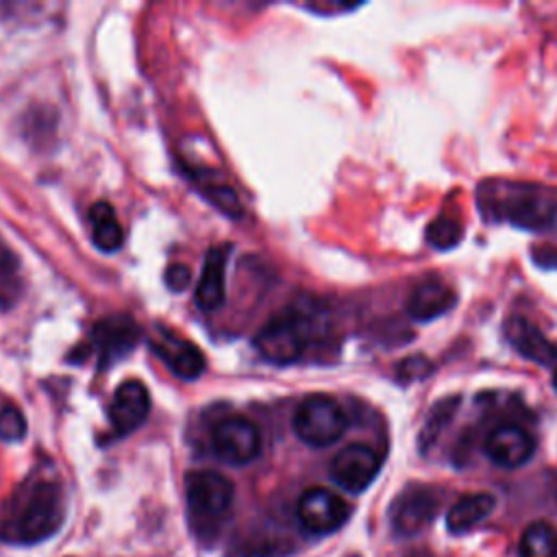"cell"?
<instances>
[{"mask_svg":"<svg viewBox=\"0 0 557 557\" xmlns=\"http://www.w3.org/2000/svg\"><path fill=\"white\" fill-rule=\"evenodd\" d=\"M65 520V496L59 481L35 476L9 498L0 516V537L11 544H35L59 531Z\"/></svg>","mask_w":557,"mask_h":557,"instance_id":"1","label":"cell"},{"mask_svg":"<svg viewBox=\"0 0 557 557\" xmlns=\"http://www.w3.org/2000/svg\"><path fill=\"white\" fill-rule=\"evenodd\" d=\"M311 329L313 324L309 315L300 311H283L259 329L255 346L263 359L287 366L305 355L311 339Z\"/></svg>","mask_w":557,"mask_h":557,"instance_id":"2","label":"cell"},{"mask_svg":"<svg viewBox=\"0 0 557 557\" xmlns=\"http://www.w3.org/2000/svg\"><path fill=\"white\" fill-rule=\"evenodd\" d=\"M292 426L300 442L313 448H322L335 444L344 435L348 418L337 400L315 394L296 407Z\"/></svg>","mask_w":557,"mask_h":557,"instance_id":"3","label":"cell"},{"mask_svg":"<svg viewBox=\"0 0 557 557\" xmlns=\"http://www.w3.org/2000/svg\"><path fill=\"white\" fill-rule=\"evenodd\" d=\"M211 446L224 463L244 466L261 453V431L248 418L228 416L213 426Z\"/></svg>","mask_w":557,"mask_h":557,"instance_id":"4","label":"cell"},{"mask_svg":"<svg viewBox=\"0 0 557 557\" xmlns=\"http://www.w3.org/2000/svg\"><path fill=\"white\" fill-rule=\"evenodd\" d=\"M233 483L215 470H196L185 476V496L189 511L200 520L224 516L233 503Z\"/></svg>","mask_w":557,"mask_h":557,"instance_id":"5","label":"cell"},{"mask_svg":"<svg viewBox=\"0 0 557 557\" xmlns=\"http://www.w3.org/2000/svg\"><path fill=\"white\" fill-rule=\"evenodd\" d=\"M348 503L326 487L305 490L296 505V516L300 524L311 533L337 531L348 520Z\"/></svg>","mask_w":557,"mask_h":557,"instance_id":"6","label":"cell"},{"mask_svg":"<svg viewBox=\"0 0 557 557\" xmlns=\"http://www.w3.org/2000/svg\"><path fill=\"white\" fill-rule=\"evenodd\" d=\"M381 457L368 444H348L331 461L333 481L346 492H363L379 474Z\"/></svg>","mask_w":557,"mask_h":557,"instance_id":"7","label":"cell"},{"mask_svg":"<svg viewBox=\"0 0 557 557\" xmlns=\"http://www.w3.org/2000/svg\"><path fill=\"white\" fill-rule=\"evenodd\" d=\"M437 511V496L429 485H407L389 509L392 529L398 535L420 533Z\"/></svg>","mask_w":557,"mask_h":557,"instance_id":"8","label":"cell"},{"mask_svg":"<svg viewBox=\"0 0 557 557\" xmlns=\"http://www.w3.org/2000/svg\"><path fill=\"white\" fill-rule=\"evenodd\" d=\"M505 220L531 231H546L557 224V202L544 191L516 189L503 202Z\"/></svg>","mask_w":557,"mask_h":557,"instance_id":"9","label":"cell"},{"mask_svg":"<svg viewBox=\"0 0 557 557\" xmlns=\"http://www.w3.org/2000/svg\"><path fill=\"white\" fill-rule=\"evenodd\" d=\"M485 455L500 468H520L535 453L533 435L518 424H500L485 437Z\"/></svg>","mask_w":557,"mask_h":557,"instance_id":"10","label":"cell"},{"mask_svg":"<svg viewBox=\"0 0 557 557\" xmlns=\"http://www.w3.org/2000/svg\"><path fill=\"white\" fill-rule=\"evenodd\" d=\"M150 411V394L139 381H124L109 405V420L117 435L135 431Z\"/></svg>","mask_w":557,"mask_h":557,"instance_id":"11","label":"cell"},{"mask_svg":"<svg viewBox=\"0 0 557 557\" xmlns=\"http://www.w3.org/2000/svg\"><path fill=\"white\" fill-rule=\"evenodd\" d=\"M154 352L168 363V368L181 376V379H196L205 370V357L202 352L187 339L170 333V331H159L157 337L152 339Z\"/></svg>","mask_w":557,"mask_h":557,"instance_id":"12","label":"cell"},{"mask_svg":"<svg viewBox=\"0 0 557 557\" xmlns=\"http://www.w3.org/2000/svg\"><path fill=\"white\" fill-rule=\"evenodd\" d=\"M505 333L509 344L527 359L537 361L548 368H557V346L550 344L537 326H533L527 318L513 315L505 324Z\"/></svg>","mask_w":557,"mask_h":557,"instance_id":"13","label":"cell"},{"mask_svg":"<svg viewBox=\"0 0 557 557\" xmlns=\"http://www.w3.org/2000/svg\"><path fill=\"white\" fill-rule=\"evenodd\" d=\"M455 305V292L442 278H426L413 287L407 300V313L413 320L429 322L444 315Z\"/></svg>","mask_w":557,"mask_h":557,"instance_id":"14","label":"cell"},{"mask_svg":"<svg viewBox=\"0 0 557 557\" xmlns=\"http://www.w3.org/2000/svg\"><path fill=\"white\" fill-rule=\"evenodd\" d=\"M226 248H211L205 257V268L196 285V305L205 311H213L226 296Z\"/></svg>","mask_w":557,"mask_h":557,"instance_id":"15","label":"cell"},{"mask_svg":"<svg viewBox=\"0 0 557 557\" xmlns=\"http://www.w3.org/2000/svg\"><path fill=\"white\" fill-rule=\"evenodd\" d=\"M496 507V498L487 492H474L461 496L446 513V527L450 533H466L483 522Z\"/></svg>","mask_w":557,"mask_h":557,"instance_id":"16","label":"cell"},{"mask_svg":"<svg viewBox=\"0 0 557 557\" xmlns=\"http://www.w3.org/2000/svg\"><path fill=\"white\" fill-rule=\"evenodd\" d=\"M137 324L126 318V315H115V318H107L102 322H98V326L94 329V337L100 344V350L107 355V359H115L120 355H124L126 350L133 348L135 339H137Z\"/></svg>","mask_w":557,"mask_h":557,"instance_id":"17","label":"cell"},{"mask_svg":"<svg viewBox=\"0 0 557 557\" xmlns=\"http://www.w3.org/2000/svg\"><path fill=\"white\" fill-rule=\"evenodd\" d=\"M89 224H91V237L94 244L104 250L113 252L122 246L124 242V231L122 224L113 211V207L107 200H98L89 209Z\"/></svg>","mask_w":557,"mask_h":557,"instance_id":"18","label":"cell"},{"mask_svg":"<svg viewBox=\"0 0 557 557\" xmlns=\"http://www.w3.org/2000/svg\"><path fill=\"white\" fill-rule=\"evenodd\" d=\"M520 557H557V529L550 522H531L518 544Z\"/></svg>","mask_w":557,"mask_h":557,"instance_id":"19","label":"cell"},{"mask_svg":"<svg viewBox=\"0 0 557 557\" xmlns=\"http://www.w3.org/2000/svg\"><path fill=\"white\" fill-rule=\"evenodd\" d=\"M426 239L435 248H453L461 239V226L457 220L442 215L426 228Z\"/></svg>","mask_w":557,"mask_h":557,"instance_id":"20","label":"cell"},{"mask_svg":"<svg viewBox=\"0 0 557 557\" xmlns=\"http://www.w3.org/2000/svg\"><path fill=\"white\" fill-rule=\"evenodd\" d=\"M26 433V420L15 405H4L0 409V440L17 442Z\"/></svg>","mask_w":557,"mask_h":557,"instance_id":"21","label":"cell"},{"mask_svg":"<svg viewBox=\"0 0 557 557\" xmlns=\"http://www.w3.org/2000/svg\"><path fill=\"white\" fill-rule=\"evenodd\" d=\"M398 372H400V376H403L405 381L422 379L424 374L431 372V363H429L424 357H409V359H405V361L400 363Z\"/></svg>","mask_w":557,"mask_h":557,"instance_id":"22","label":"cell"},{"mask_svg":"<svg viewBox=\"0 0 557 557\" xmlns=\"http://www.w3.org/2000/svg\"><path fill=\"white\" fill-rule=\"evenodd\" d=\"M189 268H185L183 263H172L165 272V283L172 292H183L189 285Z\"/></svg>","mask_w":557,"mask_h":557,"instance_id":"23","label":"cell"},{"mask_svg":"<svg viewBox=\"0 0 557 557\" xmlns=\"http://www.w3.org/2000/svg\"><path fill=\"white\" fill-rule=\"evenodd\" d=\"M553 383H555V389H557V368H555V372H553Z\"/></svg>","mask_w":557,"mask_h":557,"instance_id":"24","label":"cell"}]
</instances>
